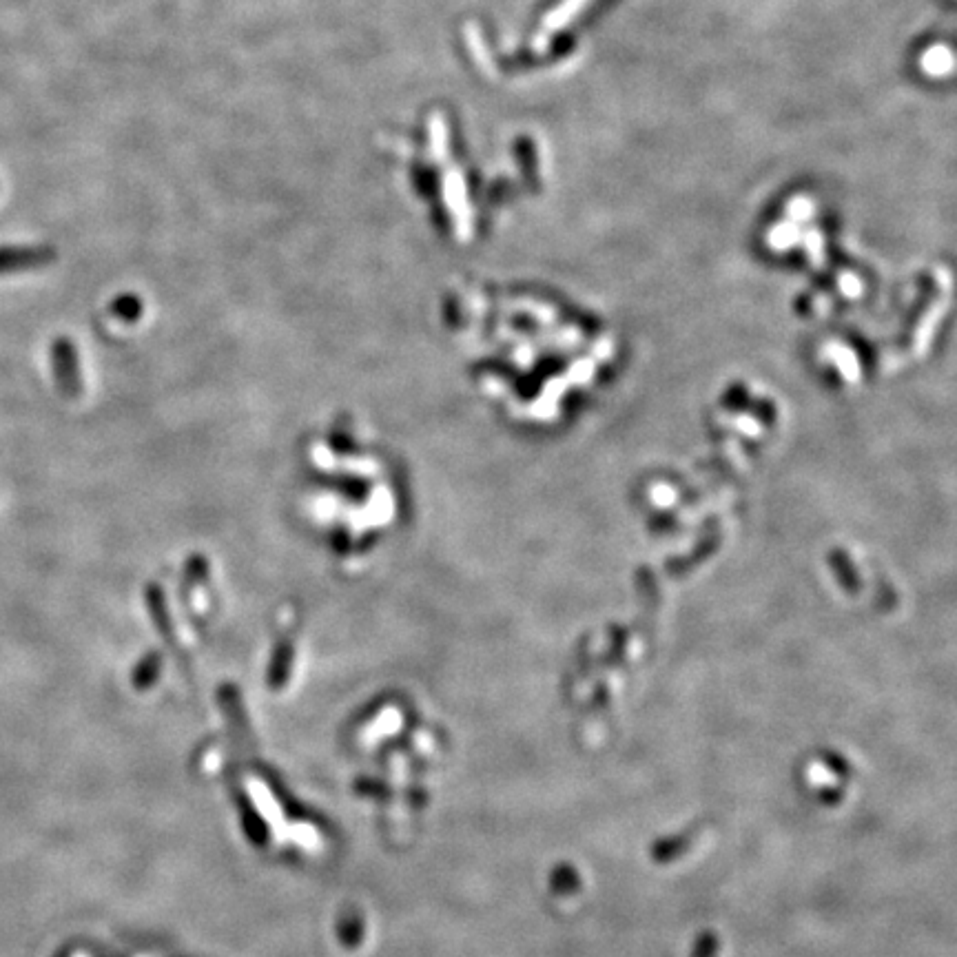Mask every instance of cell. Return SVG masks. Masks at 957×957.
<instances>
[{"instance_id": "obj_1", "label": "cell", "mask_w": 957, "mask_h": 957, "mask_svg": "<svg viewBox=\"0 0 957 957\" xmlns=\"http://www.w3.org/2000/svg\"><path fill=\"white\" fill-rule=\"evenodd\" d=\"M49 362L51 375L65 399H76L82 395V375H80V359L78 348L69 337H56L49 346Z\"/></svg>"}, {"instance_id": "obj_2", "label": "cell", "mask_w": 957, "mask_h": 957, "mask_svg": "<svg viewBox=\"0 0 957 957\" xmlns=\"http://www.w3.org/2000/svg\"><path fill=\"white\" fill-rule=\"evenodd\" d=\"M111 315H116L122 322H136V317L140 315V304L133 297H118L111 304Z\"/></svg>"}, {"instance_id": "obj_3", "label": "cell", "mask_w": 957, "mask_h": 957, "mask_svg": "<svg viewBox=\"0 0 957 957\" xmlns=\"http://www.w3.org/2000/svg\"><path fill=\"white\" fill-rule=\"evenodd\" d=\"M158 665H160L158 654H149V658H144V661H142L140 667H138V672H136V683H138V685H147V683L151 681V678H153V674H156Z\"/></svg>"}]
</instances>
